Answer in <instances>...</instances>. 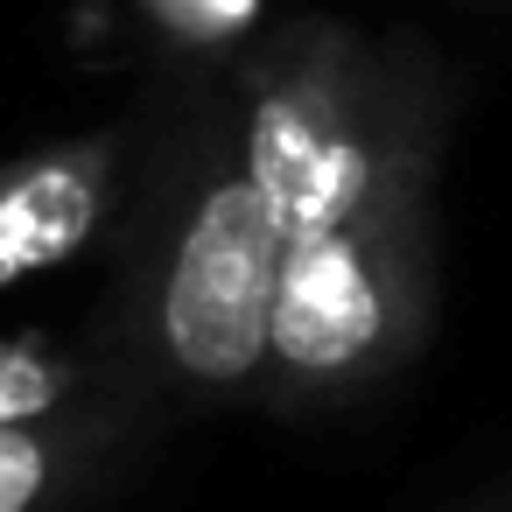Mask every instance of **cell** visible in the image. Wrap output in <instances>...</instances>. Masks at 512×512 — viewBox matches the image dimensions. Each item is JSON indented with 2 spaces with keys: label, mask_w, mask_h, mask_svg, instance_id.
I'll return each instance as SVG.
<instances>
[{
  "label": "cell",
  "mask_w": 512,
  "mask_h": 512,
  "mask_svg": "<svg viewBox=\"0 0 512 512\" xmlns=\"http://www.w3.org/2000/svg\"><path fill=\"white\" fill-rule=\"evenodd\" d=\"M106 358L155 407H260L281 295V225L246 162L225 64L183 71L141 106V162L120 218Z\"/></svg>",
  "instance_id": "1"
},
{
  "label": "cell",
  "mask_w": 512,
  "mask_h": 512,
  "mask_svg": "<svg viewBox=\"0 0 512 512\" xmlns=\"http://www.w3.org/2000/svg\"><path fill=\"white\" fill-rule=\"evenodd\" d=\"M162 407L113 379L92 400L43 414V421H8L0 428V512H78L92 505L120 463L134 456V442L148 435Z\"/></svg>",
  "instance_id": "5"
},
{
  "label": "cell",
  "mask_w": 512,
  "mask_h": 512,
  "mask_svg": "<svg viewBox=\"0 0 512 512\" xmlns=\"http://www.w3.org/2000/svg\"><path fill=\"white\" fill-rule=\"evenodd\" d=\"M113 379H127V372L106 351H71L57 337H0V428H8V421L64 414V407L92 400Z\"/></svg>",
  "instance_id": "6"
},
{
  "label": "cell",
  "mask_w": 512,
  "mask_h": 512,
  "mask_svg": "<svg viewBox=\"0 0 512 512\" xmlns=\"http://www.w3.org/2000/svg\"><path fill=\"white\" fill-rule=\"evenodd\" d=\"M442 225L435 190H407L323 239L281 253L267 414H344L386 393L435 337Z\"/></svg>",
  "instance_id": "3"
},
{
  "label": "cell",
  "mask_w": 512,
  "mask_h": 512,
  "mask_svg": "<svg viewBox=\"0 0 512 512\" xmlns=\"http://www.w3.org/2000/svg\"><path fill=\"white\" fill-rule=\"evenodd\" d=\"M225 71L281 253L442 183L449 92L421 50L344 15H295L246 43Z\"/></svg>",
  "instance_id": "2"
},
{
  "label": "cell",
  "mask_w": 512,
  "mask_h": 512,
  "mask_svg": "<svg viewBox=\"0 0 512 512\" xmlns=\"http://www.w3.org/2000/svg\"><path fill=\"white\" fill-rule=\"evenodd\" d=\"M141 162V113L0 162V295L71 267L120 232Z\"/></svg>",
  "instance_id": "4"
}]
</instances>
